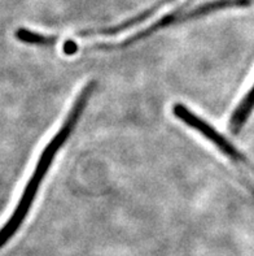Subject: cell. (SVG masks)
<instances>
[{
	"mask_svg": "<svg viewBox=\"0 0 254 256\" xmlns=\"http://www.w3.org/2000/svg\"><path fill=\"white\" fill-rule=\"evenodd\" d=\"M96 86V81H90L82 88L78 98L75 99L74 104H73V107L69 110L68 117L62 122L61 128L58 129L55 136L49 140L48 144L43 150L42 155H40L38 162H36L35 169H34L31 177H30V180L26 184L25 190L22 192V195H21V198H19L18 203H17L16 210L13 211V214H10V218H8L5 224L0 228V248H3L12 240L13 236L18 232L21 225L23 224V221L27 218L30 208H31L32 203H34L36 198V194L39 192V188H40L42 182L44 181L45 176L48 173L49 168H51L52 162L55 160L56 155H57L58 151L66 143V140L70 138L71 133H73V130L77 126L78 121H79L82 114L86 110L87 104L90 102L92 92L95 91Z\"/></svg>",
	"mask_w": 254,
	"mask_h": 256,
	"instance_id": "1",
	"label": "cell"
},
{
	"mask_svg": "<svg viewBox=\"0 0 254 256\" xmlns=\"http://www.w3.org/2000/svg\"><path fill=\"white\" fill-rule=\"evenodd\" d=\"M173 114L177 118H179L180 121H183L187 126L192 128L193 130H196V132H199L201 136H205L206 140H210L217 148L221 150V152L225 154V155L227 156V158H230L232 162H235L236 164L243 166L244 168L249 169L251 172L254 173L253 162H249V160L247 159V156L243 152H240L231 142H229L226 136H223L222 134L219 133L218 130L214 129V128H213L209 122H206L204 118L197 116L193 110H191L190 108L186 107L184 104L175 103L173 106Z\"/></svg>",
	"mask_w": 254,
	"mask_h": 256,
	"instance_id": "2",
	"label": "cell"
},
{
	"mask_svg": "<svg viewBox=\"0 0 254 256\" xmlns=\"http://www.w3.org/2000/svg\"><path fill=\"white\" fill-rule=\"evenodd\" d=\"M175 2H179V0H160L158 3H156L155 6L148 8L144 12L139 13L136 16L131 17V18L126 20L123 22L118 24V25L110 26V28H103V29H90V30H82V32H78L77 36H118L121 32H125L130 29H134L136 26L142 25V24L147 22L148 20H151L152 17H155L160 10H162L164 8L169 6L170 4L175 3Z\"/></svg>",
	"mask_w": 254,
	"mask_h": 256,
	"instance_id": "3",
	"label": "cell"
},
{
	"mask_svg": "<svg viewBox=\"0 0 254 256\" xmlns=\"http://www.w3.org/2000/svg\"><path fill=\"white\" fill-rule=\"evenodd\" d=\"M254 110V86L248 91V94L243 98L236 110H234L231 120H230V129L234 134H239L244 128L245 122L249 118Z\"/></svg>",
	"mask_w": 254,
	"mask_h": 256,
	"instance_id": "4",
	"label": "cell"
},
{
	"mask_svg": "<svg viewBox=\"0 0 254 256\" xmlns=\"http://www.w3.org/2000/svg\"><path fill=\"white\" fill-rule=\"evenodd\" d=\"M16 38L18 39L19 42L26 43V44H32V46H55L58 42V36H47V34H40V32H31L25 28H19L14 32Z\"/></svg>",
	"mask_w": 254,
	"mask_h": 256,
	"instance_id": "5",
	"label": "cell"
},
{
	"mask_svg": "<svg viewBox=\"0 0 254 256\" xmlns=\"http://www.w3.org/2000/svg\"><path fill=\"white\" fill-rule=\"evenodd\" d=\"M78 50H79V46H78L74 40H71V39L65 40L64 44H62V52L68 56L75 55L78 52Z\"/></svg>",
	"mask_w": 254,
	"mask_h": 256,
	"instance_id": "6",
	"label": "cell"
}]
</instances>
